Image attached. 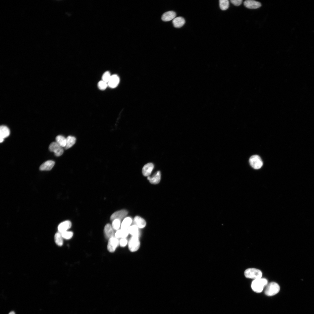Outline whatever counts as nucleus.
<instances>
[{
  "instance_id": "nucleus-1",
  "label": "nucleus",
  "mask_w": 314,
  "mask_h": 314,
  "mask_svg": "<svg viewBox=\"0 0 314 314\" xmlns=\"http://www.w3.org/2000/svg\"><path fill=\"white\" fill-rule=\"evenodd\" d=\"M267 284V280L261 278L254 280L252 283L251 287L254 291L259 293L263 291L265 287Z\"/></svg>"
},
{
  "instance_id": "nucleus-2",
  "label": "nucleus",
  "mask_w": 314,
  "mask_h": 314,
  "mask_svg": "<svg viewBox=\"0 0 314 314\" xmlns=\"http://www.w3.org/2000/svg\"><path fill=\"white\" fill-rule=\"evenodd\" d=\"M244 274L246 278L255 280L261 278L262 276L263 273L258 269L255 268H250L245 270Z\"/></svg>"
},
{
  "instance_id": "nucleus-3",
  "label": "nucleus",
  "mask_w": 314,
  "mask_h": 314,
  "mask_svg": "<svg viewBox=\"0 0 314 314\" xmlns=\"http://www.w3.org/2000/svg\"><path fill=\"white\" fill-rule=\"evenodd\" d=\"M280 289V287L278 284L275 282H271L267 285L265 293L267 295L273 296L277 294L279 292Z\"/></svg>"
},
{
  "instance_id": "nucleus-4",
  "label": "nucleus",
  "mask_w": 314,
  "mask_h": 314,
  "mask_svg": "<svg viewBox=\"0 0 314 314\" xmlns=\"http://www.w3.org/2000/svg\"><path fill=\"white\" fill-rule=\"evenodd\" d=\"M251 166L255 169H260L263 165V162L260 157L257 155L252 156L249 160Z\"/></svg>"
},
{
  "instance_id": "nucleus-5",
  "label": "nucleus",
  "mask_w": 314,
  "mask_h": 314,
  "mask_svg": "<svg viewBox=\"0 0 314 314\" xmlns=\"http://www.w3.org/2000/svg\"><path fill=\"white\" fill-rule=\"evenodd\" d=\"M140 243L137 236H132L128 242V247L130 251L134 252L137 251L140 246Z\"/></svg>"
},
{
  "instance_id": "nucleus-6",
  "label": "nucleus",
  "mask_w": 314,
  "mask_h": 314,
  "mask_svg": "<svg viewBox=\"0 0 314 314\" xmlns=\"http://www.w3.org/2000/svg\"><path fill=\"white\" fill-rule=\"evenodd\" d=\"M49 149L50 151L54 152L55 155L57 156H61L64 152L63 147L56 142L51 143L49 145Z\"/></svg>"
},
{
  "instance_id": "nucleus-7",
  "label": "nucleus",
  "mask_w": 314,
  "mask_h": 314,
  "mask_svg": "<svg viewBox=\"0 0 314 314\" xmlns=\"http://www.w3.org/2000/svg\"><path fill=\"white\" fill-rule=\"evenodd\" d=\"M119 245V241L118 239L116 237H113L109 240L107 248L108 251L111 252H114Z\"/></svg>"
},
{
  "instance_id": "nucleus-8",
  "label": "nucleus",
  "mask_w": 314,
  "mask_h": 314,
  "mask_svg": "<svg viewBox=\"0 0 314 314\" xmlns=\"http://www.w3.org/2000/svg\"><path fill=\"white\" fill-rule=\"evenodd\" d=\"M128 214V212L127 210L123 209L113 213L111 216L110 219L112 221L115 219H118L121 221L125 218Z\"/></svg>"
},
{
  "instance_id": "nucleus-9",
  "label": "nucleus",
  "mask_w": 314,
  "mask_h": 314,
  "mask_svg": "<svg viewBox=\"0 0 314 314\" xmlns=\"http://www.w3.org/2000/svg\"><path fill=\"white\" fill-rule=\"evenodd\" d=\"M114 229L112 226L110 224H107L104 229V234L105 237L107 240L114 237L115 234Z\"/></svg>"
},
{
  "instance_id": "nucleus-10",
  "label": "nucleus",
  "mask_w": 314,
  "mask_h": 314,
  "mask_svg": "<svg viewBox=\"0 0 314 314\" xmlns=\"http://www.w3.org/2000/svg\"><path fill=\"white\" fill-rule=\"evenodd\" d=\"M10 134V130L7 127L1 126L0 127V142H3L4 139L9 136Z\"/></svg>"
},
{
  "instance_id": "nucleus-11",
  "label": "nucleus",
  "mask_w": 314,
  "mask_h": 314,
  "mask_svg": "<svg viewBox=\"0 0 314 314\" xmlns=\"http://www.w3.org/2000/svg\"><path fill=\"white\" fill-rule=\"evenodd\" d=\"M244 5L247 8L252 9H258L261 6L260 3L252 0L245 1L244 3Z\"/></svg>"
},
{
  "instance_id": "nucleus-12",
  "label": "nucleus",
  "mask_w": 314,
  "mask_h": 314,
  "mask_svg": "<svg viewBox=\"0 0 314 314\" xmlns=\"http://www.w3.org/2000/svg\"><path fill=\"white\" fill-rule=\"evenodd\" d=\"M72 225V223L70 221H67L62 222L58 226L59 232L61 233L67 231L71 228Z\"/></svg>"
},
{
  "instance_id": "nucleus-13",
  "label": "nucleus",
  "mask_w": 314,
  "mask_h": 314,
  "mask_svg": "<svg viewBox=\"0 0 314 314\" xmlns=\"http://www.w3.org/2000/svg\"><path fill=\"white\" fill-rule=\"evenodd\" d=\"M147 179L151 184H159L161 179V172L160 171H157L152 176L148 177Z\"/></svg>"
},
{
  "instance_id": "nucleus-14",
  "label": "nucleus",
  "mask_w": 314,
  "mask_h": 314,
  "mask_svg": "<svg viewBox=\"0 0 314 314\" xmlns=\"http://www.w3.org/2000/svg\"><path fill=\"white\" fill-rule=\"evenodd\" d=\"M55 164L53 161L48 160L43 163L40 167L39 169L41 171H50L53 168Z\"/></svg>"
},
{
  "instance_id": "nucleus-15",
  "label": "nucleus",
  "mask_w": 314,
  "mask_h": 314,
  "mask_svg": "<svg viewBox=\"0 0 314 314\" xmlns=\"http://www.w3.org/2000/svg\"><path fill=\"white\" fill-rule=\"evenodd\" d=\"M154 168V165L152 163H149L143 167L142 172L143 175L145 177H148L151 174Z\"/></svg>"
},
{
  "instance_id": "nucleus-16",
  "label": "nucleus",
  "mask_w": 314,
  "mask_h": 314,
  "mask_svg": "<svg viewBox=\"0 0 314 314\" xmlns=\"http://www.w3.org/2000/svg\"><path fill=\"white\" fill-rule=\"evenodd\" d=\"M176 16V13L172 11L167 12L162 15V20L164 21H169L173 20Z\"/></svg>"
},
{
  "instance_id": "nucleus-17",
  "label": "nucleus",
  "mask_w": 314,
  "mask_h": 314,
  "mask_svg": "<svg viewBox=\"0 0 314 314\" xmlns=\"http://www.w3.org/2000/svg\"><path fill=\"white\" fill-rule=\"evenodd\" d=\"M134 225L136 226L138 228H145L146 224L145 220L138 216L135 217L134 219Z\"/></svg>"
},
{
  "instance_id": "nucleus-18",
  "label": "nucleus",
  "mask_w": 314,
  "mask_h": 314,
  "mask_svg": "<svg viewBox=\"0 0 314 314\" xmlns=\"http://www.w3.org/2000/svg\"><path fill=\"white\" fill-rule=\"evenodd\" d=\"M119 82V76L117 75H113L111 76L108 83V85L111 88H115L118 85Z\"/></svg>"
},
{
  "instance_id": "nucleus-19",
  "label": "nucleus",
  "mask_w": 314,
  "mask_h": 314,
  "mask_svg": "<svg viewBox=\"0 0 314 314\" xmlns=\"http://www.w3.org/2000/svg\"><path fill=\"white\" fill-rule=\"evenodd\" d=\"M173 23L174 26L177 28H180L182 27L185 23L184 19L182 17H179L176 18L173 21Z\"/></svg>"
},
{
  "instance_id": "nucleus-20",
  "label": "nucleus",
  "mask_w": 314,
  "mask_h": 314,
  "mask_svg": "<svg viewBox=\"0 0 314 314\" xmlns=\"http://www.w3.org/2000/svg\"><path fill=\"white\" fill-rule=\"evenodd\" d=\"M132 222V218L130 217H126L124 219L121 225V229L128 230Z\"/></svg>"
},
{
  "instance_id": "nucleus-21",
  "label": "nucleus",
  "mask_w": 314,
  "mask_h": 314,
  "mask_svg": "<svg viewBox=\"0 0 314 314\" xmlns=\"http://www.w3.org/2000/svg\"><path fill=\"white\" fill-rule=\"evenodd\" d=\"M129 232L128 230L120 229L117 231L115 233V237L118 239L126 238L128 235Z\"/></svg>"
},
{
  "instance_id": "nucleus-22",
  "label": "nucleus",
  "mask_w": 314,
  "mask_h": 314,
  "mask_svg": "<svg viewBox=\"0 0 314 314\" xmlns=\"http://www.w3.org/2000/svg\"><path fill=\"white\" fill-rule=\"evenodd\" d=\"M76 138L73 136H69L67 138V144L65 148L68 149L72 147L75 143Z\"/></svg>"
},
{
  "instance_id": "nucleus-23",
  "label": "nucleus",
  "mask_w": 314,
  "mask_h": 314,
  "mask_svg": "<svg viewBox=\"0 0 314 314\" xmlns=\"http://www.w3.org/2000/svg\"><path fill=\"white\" fill-rule=\"evenodd\" d=\"M55 241L57 245L59 246H62L63 245V240L61 233L58 232L55 235Z\"/></svg>"
},
{
  "instance_id": "nucleus-24",
  "label": "nucleus",
  "mask_w": 314,
  "mask_h": 314,
  "mask_svg": "<svg viewBox=\"0 0 314 314\" xmlns=\"http://www.w3.org/2000/svg\"><path fill=\"white\" fill-rule=\"evenodd\" d=\"M56 142L62 147H65L67 144V138L62 135H58L56 138Z\"/></svg>"
},
{
  "instance_id": "nucleus-25",
  "label": "nucleus",
  "mask_w": 314,
  "mask_h": 314,
  "mask_svg": "<svg viewBox=\"0 0 314 314\" xmlns=\"http://www.w3.org/2000/svg\"><path fill=\"white\" fill-rule=\"evenodd\" d=\"M138 228L136 225H134L130 226L128 229L129 233L132 236L139 237V233Z\"/></svg>"
},
{
  "instance_id": "nucleus-26",
  "label": "nucleus",
  "mask_w": 314,
  "mask_h": 314,
  "mask_svg": "<svg viewBox=\"0 0 314 314\" xmlns=\"http://www.w3.org/2000/svg\"><path fill=\"white\" fill-rule=\"evenodd\" d=\"M219 6L221 10L225 11L227 10L229 7V2L228 0H220Z\"/></svg>"
},
{
  "instance_id": "nucleus-27",
  "label": "nucleus",
  "mask_w": 314,
  "mask_h": 314,
  "mask_svg": "<svg viewBox=\"0 0 314 314\" xmlns=\"http://www.w3.org/2000/svg\"><path fill=\"white\" fill-rule=\"evenodd\" d=\"M63 238L69 240L71 239L73 235V232L71 231H68L61 233Z\"/></svg>"
},
{
  "instance_id": "nucleus-28",
  "label": "nucleus",
  "mask_w": 314,
  "mask_h": 314,
  "mask_svg": "<svg viewBox=\"0 0 314 314\" xmlns=\"http://www.w3.org/2000/svg\"><path fill=\"white\" fill-rule=\"evenodd\" d=\"M112 221V226L115 230H119L121 225V221L118 219H115Z\"/></svg>"
},
{
  "instance_id": "nucleus-29",
  "label": "nucleus",
  "mask_w": 314,
  "mask_h": 314,
  "mask_svg": "<svg viewBox=\"0 0 314 314\" xmlns=\"http://www.w3.org/2000/svg\"><path fill=\"white\" fill-rule=\"evenodd\" d=\"M111 76L109 72H105L102 77V81L108 83Z\"/></svg>"
},
{
  "instance_id": "nucleus-30",
  "label": "nucleus",
  "mask_w": 314,
  "mask_h": 314,
  "mask_svg": "<svg viewBox=\"0 0 314 314\" xmlns=\"http://www.w3.org/2000/svg\"><path fill=\"white\" fill-rule=\"evenodd\" d=\"M108 83L102 80L99 82L98 84L99 88L101 90H104L107 88Z\"/></svg>"
},
{
  "instance_id": "nucleus-31",
  "label": "nucleus",
  "mask_w": 314,
  "mask_h": 314,
  "mask_svg": "<svg viewBox=\"0 0 314 314\" xmlns=\"http://www.w3.org/2000/svg\"><path fill=\"white\" fill-rule=\"evenodd\" d=\"M128 243V241L126 238H121L119 241V245L122 247H125Z\"/></svg>"
},
{
  "instance_id": "nucleus-32",
  "label": "nucleus",
  "mask_w": 314,
  "mask_h": 314,
  "mask_svg": "<svg viewBox=\"0 0 314 314\" xmlns=\"http://www.w3.org/2000/svg\"><path fill=\"white\" fill-rule=\"evenodd\" d=\"M230 1L234 5L238 6L241 4L243 1L242 0H231Z\"/></svg>"
},
{
  "instance_id": "nucleus-33",
  "label": "nucleus",
  "mask_w": 314,
  "mask_h": 314,
  "mask_svg": "<svg viewBox=\"0 0 314 314\" xmlns=\"http://www.w3.org/2000/svg\"><path fill=\"white\" fill-rule=\"evenodd\" d=\"M9 314H15V313L14 311H11Z\"/></svg>"
}]
</instances>
